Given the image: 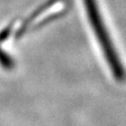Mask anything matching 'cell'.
<instances>
[{
  "instance_id": "1",
  "label": "cell",
  "mask_w": 126,
  "mask_h": 126,
  "mask_svg": "<svg viewBox=\"0 0 126 126\" xmlns=\"http://www.w3.org/2000/svg\"><path fill=\"white\" fill-rule=\"evenodd\" d=\"M88 21L102 50L107 65L117 81L126 80V71L103 22L97 0H82Z\"/></svg>"
}]
</instances>
